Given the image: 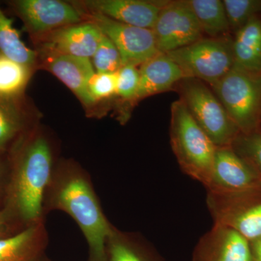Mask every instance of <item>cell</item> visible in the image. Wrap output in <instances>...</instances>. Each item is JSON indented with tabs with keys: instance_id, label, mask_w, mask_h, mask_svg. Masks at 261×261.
Segmentation results:
<instances>
[{
	"instance_id": "6da1fadb",
	"label": "cell",
	"mask_w": 261,
	"mask_h": 261,
	"mask_svg": "<svg viewBox=\"0 0 261 261\" xmlns=\"http://www.w3.org/2000/svg\"><path fill=\"white\" fill-rule=\"evenodd\" d=\"M10 178L4 208L21 229L46 221L44 192L60 159L50 135L39 124L8 152Z\"/></svg>"
},
{
	"instance_id": "7a4b0ae2",
	"label": "cell",
	"mask_w": 261,
	"mask_h": 261,
	"mask_svg": "<svg viewBox=\"0 0 261 261\" xmlns=\"http://www.w3.org/2000/svg\"><path fill=\"white\" fill-rule=\"evenodd\" d=\"M70 216L89 247L87 261H108L106 243L114 225L105 214L89 173L76 161L60 159L43 198V211Z\"/></svg>"
},
{
	"instance_id": "3957f363",
	"label": "cell",
	"mask_w": 261,
	"mask_h": 261,
	"mask_svg": "<svg viewBox=\"0 0 261 261\" xmlns=\"http://www.w3.org/2000/svg\"><path fill=\"white\" fill-rule=\"evenodd\" d=\"M170 141L182 171L207 188L212 180L217 147L180 99L171 105Z\"/></svg>"
},
{
	"instance_id": "277c9868",
	"label": "cell",
	"mask_w": 261,
	"mask_h": 261,
	"mask_svg": "<svg viewBox=\"0 0 261 261\" xmlns=\"http://www.w3.org/2000/svg\"><path fill=\"white\" fill-rule=\"evenodd\" d=\"M240 133L259 129L261 121V74L233 65L232 69L211 86Z\"/></svg>"
},
{
	"instance_id": "5b68a950",
	"label": "cell",
	"mask_w": 261,
	"mask_h": 261,
	"mask_svg": "<svg viewBox=\"0 0 261 261\" xmlns=\"http://www.w3.org/2000/svg\"><path fill=\"white\" fill-rule=\"evenodd\" d=\"M177 85L179 99L214 145L217 147L231 146L240 132L214 92L195 78H184Z\"/></svg>"
},
{
	"instance_id": "8992f818",
	"label": "cell",
	"mask_w": 261,
	"mask_h": 261,
	"mask_svg": "<svg viewBox=\"0 0 261 261\" xmlns=\"http://www.w3.org/2000/svg\"><path fill=\"white\" fill-rule=\"evenodd\" d=\"M185 78H195L214 85L234 65L233 37L202 38L192 44L168 53Z\"/></svg>"
},
{
	"instance_id": "52a82bcc",
	"label": "cell",
	"mask_w": 261,
	"mask_h": 261,
	"mask_svg": "<svg viewBox=\"0 0 261 261\" xmlns=\"http://www.w3.org/2000/svg\"><path fill=\"white\" fill-rule=\"evenodd\" d=\"M80 13L84 21L94 24L114 44L123 65L140 66L159 53L151 29L121 23L97 13Z\"/></svg>"
},
{
	"instance_id": "ba28073f",
	"label": "cell",
	"mask_w": 261,
	"mask_h": 261,
	"mask_svg": "<svg viewBox=\"0 0 261 261\" xmlns=\"http://www.w3.org/2000/svg\"><path fill=\"white\" fill-rule=\"evenodd\" d=\"M8 5L20 19L33 40L84 21L80 10L72 3L60 0H13Z\"/></svg>"
},
{
	"instance_id": "9c48e42d",
	"label": "cell",
	"mask_w": 261,
	"mask_h": 261,
	"mask_svg": "<svg viewBox=\"0 0 261 261\" xmlns=\"http://www.w3.org/2000/svg\"><path fill=\"white\" fill-rule=\"evenodd\" d=\"M208 209L214 224L234 230L250 243L261 238V193L215 196Z\"/></svg>"
},
{
	"instance_id": "30bf717a",
	"label": "cell",
	"mask_w": 261,
	"mask_h": 261,
	"mask_svg": "<svg viewBox=\"0 0 261 261\" xmlns=\"http://www.w3.org/2000/svg\"><path fill=\"white\" fill-rule=\"evenodd\" d=\"M152 31L158 51L163 54L187 47L203 34L186 0L166 1Z\"/></svg>"
},
{
	"instance_id": "8fae6325",
	"label": "cell",
	"mask_w": 261,
	"mask_h": 261,
	"mask_svg": "<svg viewBox=\"0 0 261 261\" xmlns=\"http://www.w3.org/2000/svg\"><path fill=\"white\" fill-rule=\"evenodd\" d=\"M206 189L220 194L260 191L261 178L231 146L217 147L212 180Z\"/></svg>"
},
{
	"instance_id": "7c38bea8",
	"label": "cell",
	"mask_w": 261,
	"mask_h": 261,
	"mask_svg": "<svg viewBox=\"0 0 261 261\" xmlns=\"http://www.w3.org/2000/svg\"><path fill=\"white\" fill-rule=\"evenodd\" d=\"M37 51L38 68H42L56 75L85 107L91 108L96 104L91 97L88 89L89 81L96 73L90 58Z\"/></svg>"
},
{
	"instance_id": "4fadbf2b",
	"label": "cell",
	"mask_w": 261,
	"mask_h": 261,
	"mask_svg": "<svg viewBox=\"0 0 261 261\" xmlns=\"http://www.w3.org/2000/svg\"><path fill=\"white\" fill-rule=\"evenodd\" d=\"M77 9L97 13L139 28H153L166 2L146 0H84L71 2Z\"/></svg>"
},
{
	"instance_id": "5bb4252c",
	"label": "cell",
	"mask_w": 261,
	"mask_h": 261,
	"mask_svg": "<svg viewBox=\"0 0 261 261\" xmlns=\"http://www.w3.org/2000/svg\"><path fill=\"white\" fill-rule=\"evenodd\" d=\"M102 33L87 21L63 27L34 39L36 51L59 53L92 58L97 50Z\"/></svg>"
},
{
	"instance_id": "9a60e30c",
	"label": "cell",
	"mask_w": 261,
	"mask_h": 261,
	"mask_svg": "<svg viewBox=\"0 0 261 261\" xmlns=\"http://www.w3.org/2000/svg\"><path fill=\"white\" fill-rule=\"evenodd\" d=\"M192 261H253L250 243L231 228L214 226L199 240Z\"/></svg>"
},
{
	"instance_id": "2e32d148",
	"label": "cell",
	"mask_w": 261,
	"mask_h": 261,
	"mask_svg": "<svg viewBox=\"0 0 261 261\" xmlns=\"http://www.w3.org/2000/svg\"><path fill=\"white\" fill-rule=\"evenodd\" d=\"M49 234L46 221L0 238V261H38L46 255Z\"/></svg>"
},
{
	"instance_id": "e0dca14e",
	"label": "cell",
	"mask_w": 261,
	"mask_h": 261,
	"mask_svg": "<svg viewBox=\"0 0 261 261\" xmlns=\"http://www.w3.org/2000/svg\"><path fill=\"white\" fill-rule=\"evenodd\" d=\"M136 101L170 90L184 78L183 72L167 54L159 53L140 65Z\"/></svg>"
},
{
	"instance_id": "ac0fdd59",
	"label": "cell",
	"mask_w": 261,
	"mask_h": 261,
	"mask_svg": "<svg viewBox=\"0 0 261 261\" xmlns=\"http://www.w3.org/2000/svg\"><path fill=\"white\" fill-rule=\"evenodd\" d=\"M38 125L25 97H0V153H7L25 134Z\"/></svg>"
},
{
	"instance_id": "d6986e66",
	"label": "cell",
	"mask_w": 261,
	"mask_h": 261,
	"mask_svg": "<svg viewBox=\"0 0 261 261\" xmlns=\"http://www.w3.org/2000/svg\"><path fill=\"white\" fill-rule=\"evenodd\" d=\"M108 261H164L152 244L140 233L114 226L106 243Z\"/></svg>"
},
{
	"instance_id": "ffe728a7",
	"label": "cell",
	"mask_w": 261,
	"mask_h": 261,
	"mask_svg": "<svg viewBox=\"0 0 261 261\" xmlns=\"http://www.w3.org/2000/svg\"><path fill=\"white\" fill-rule=\"evenodd\" d=\"M234 66L261 74V18L254 17L233 37Z\"/></svg>"
},
{
	"instance_id": "44dd1931",
	"label": "cell",
	"mask_w": 261,
	"mask_h": 261,
	"mask_svg": "<svg viewBox=\"0 0 261 261\" xmlns=\"http://www.w3.org/2000/svg\"><path fill=\"white\" fill-rule=\"evenodd\" d=\"M0 56L38 69V53L25 45L20 33L0 6Z\"/></svg>"
},
{
	"instance_id": "7402d4cb",
	"label": "cell",
	"mask_w": 261,
	"mask_h": 261,
	"mask_svg": "<svg viewBox=\"0 0 261 261\" xmlns=\"http://www.w3.org/2000/svg\"><path fill=\"white\" fill-rule=\"evenodd\" d=\"M202 34L208 38H220L229 35L228 24L224 3L221 0H187Z\"/></svg>"
},
{
	"instance_id": "603a6c76",
	"label": "cell",
	"mask_w": 261,
	"mask_h": 261,
	"mask_svg": "<svg viewBox=\"0 0 261 261\" xmlns=\"http://www.w3.org/2000/svg\"><path fill=\"white\" fill-rule=\"evenodd\" d=\"M36 70L0 56V97H23Z\"/></svg>"
},
{
	"instance_id": "cb8c5ba5",
	"label": "cell",
	"mask_w": 261,
	"mask_h": 261,
	"mask_svg": "<svg viewBox=\"0 0 261 261\" xmlns=\"http://www.w3.org/2000/svg\"><path fill=\"white\" fill-rule=\"evenodd\" d=\"M230 32L236 34L261 13V0H224Z\"/></svg>"
},
{
	"instance_id": "d4e9b609",
	"label": "cell",
	"mask_w": 261,
	"mask_h": 261,
	"mask_svg": "<svg viewBox=\"0 0 261 261\" xmlns=\"http://www.w3.org/2000/svg\"><path fill=\"white\" fill-rule=\"evenodd\" d=\"M231 147L261 178V130L258 129L249 134L240 133Z\"/></svg>"
},
{
	"instance_id": "484cf974",
	"label": "cell",
	"mask_w": 261,
	"mask_h": 261,
	"mask_svg": "<svg viewBox=\"0 0 261 261\" xmlns=\"http://www.w3.org/2000/svg\"><path fill=\"white\" fill-rule=\"evenodd\" d=\"M92 62L96 73H117L123 65L119 51L103 34L97 50L92 58Z\"/></svg>"
},
{
	"instance_id": "4316f807",
	"label": "cell",
	"mask_w": 261,
	"mask_h": 261,
	"mask_svg": "<svg viewBox=\"0 0 261 261\" xmlns=\"http://www.w3.org/2000/svg\"><path fill=\"white\" fill-rule=\"evenodd\" d=\"M140 84V70L132 65H122L117 72L116 95L127 101H136Z\"/></svg>"
},
{
	"instance_id": "83f0119b",
	"label": "cell",
	"mask_w": 261,
	"mask_h": 261,
	"mask_svg": "<svg viewBox=\"0 0 261 261\" xmlns=\"http://www.w3.org/2000/svg\"><path fill=\"white\" fill-rule=\"evenodd\" d=\"M89 92L95 103L116 95L117 73H95L89 81Z\"/></svg>"
},
{
	"instance_id": "f1b7e54d",
	"label": "cell",
	"mask_w": 261,
	"mask_h": 261,
	"mask_svg": "<svg viewBox=\"0 0 261 261\" xmlns=\"http://www.w3.org/2000/svg\"><path fill=\"white\" fill-rule=\"evenodd\" d=\"M10 178V164L8 152L0 153V206L4 208Z\"/></svg>"
},
{
	"instance_id": "f546056e",
	"label": "cell",
	"mask_w": 261,
	"mask_h": 261,
	"mask_svg": "<svg viewBox=\"0 0 261 261\" xmlns=\"http://www.w3.org/2000/svg\"><path fill=\"white\" fill-rule=\"evenodd\" d=\"M22 231L5 209H0V238L11 236Z\"/></svg>"
},
{
	"instance_id": "4dcf8cb0",
	"label": "cell",
	"mask_w": 261,
	"mask_h": 261,
	"mask_svg": "<svg viewBox=\"0 0 261 261\" xmlns=\"http://www.w3.org/2000/svg\"><path fill=\"white\" fill-rule=\"evenodd\" d=\"M251 244L253 261H261V238Z\"/></svg>"
},
{
	"instance_id": "1f68e13d",
	"label": "cell",
	"mask_w": 261,
	"mask_h": 261,
	"mask_svg": "<svg viewBox=\"0 0 261 261\" xmlns=\"http://www.w3.org/2000/svg\"><path fill=\"white\" fill-rule=\"evenodd\" d=\"M38 261H53L51 260V259L48 258L47 257V255H45V256L43 257L42 258H41L40 260H39Z\"/></svg>"
}]
</instances>
